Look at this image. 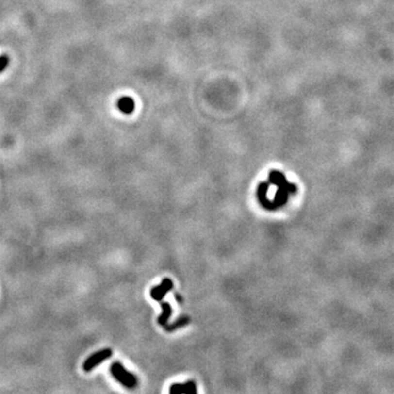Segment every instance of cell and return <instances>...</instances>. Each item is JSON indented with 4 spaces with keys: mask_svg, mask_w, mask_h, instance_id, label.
I'll return each mask as SVG.
<instances>
[{
    "mask_svg": "<svg viewBox=\"0 0 394 394\" xmlns=\"http://www.w3.org/2000/svg\"><path fill=\"white\" fill-rule=\"evenodd\" d=\"M170 393L172 394H180V393H186V394H195L197 392L196 383L195 381H187L185 383H174L170 387Z\"/></svg>",
    "mask_w": 394,
    "mask_h": 394,
    "instance_id": "obj_6",
    "label": "cell"
},
{
    "mask_svg": "<svg viewBox=\"0 0 394 394\" xmlns=\"http://www.w3.org/2000/svg\"><path fill=\"white\" fill-rule=\"evenodd\" d=\"M268 182L273 184V185L277 186V192L274 197V204H275L276 208H279L288 202L289 195H295L297 193V185L294 183H289L287 181L285 174L277 170H272L269 172Z\"/></svg>",
    "mask_w": 394,
    "mask_h": 394,
    "instance_id": "obj_1",
    "label": "cell"
},
{
    "mask_svg": "<svg viewBox=\"0 0 394 394\" xmlns=\"http://www.w3.org/2000/svg\"><path fill=\"white\" fill-rule=\"evenodd\" d=\"M110 370L111 374L114 377V379L128 389L135 388L137 385V382H138L136 376L131 374L130 371H127L121 362L118 361L113 362L112 365H111Z\"/></svg>",
    "mask_w": 394,
    "mask_h": 394,
    "instance_id": "obj_2",
    "label": "cell"
},
{
    "mask_svg": "<svg viewBox=\"0 0 394 394\" xmlns=\"http://www.w3.org/2000/svg\"><path fill=\"white\" fill-rule=\"evenodd\" d=\"M269 185H271V183L269 182L260 183V185L258 187V197H259L261 205H262L265 209H267V211H275V209H277L275 204H274V202H271V200L267 198L266 193L268 191Z\"/></svg>",
    "mask_w": 394,
    "mask_h": 394,
    "instance_id": "obj_5",
    "label": "cell"
},
{
    "mask_svg": "<svg viewBox=\"0 0 394 394\" xmlns=\"http://www.w3.org/2000/svg\"><path fill=\"white\" fill-rule=\"evenodd\" d=\"M190 321H191V319L188 318V316H182V318H180L177 321H174L172 324L166 323L164 328V329L166 332H173V331H175V329H178L180 328L185 327V325H187L188 323H190Z\"/></svg>",
    "mask_w": 394,
    "mask_h": 394,
    "instance_id": "obj_9",
    "label": "cell"
},
{
    "mask_svg": "<svg viewBox=\"0 0 394 394\" xmlns=\"http://www.w3.org/2000/svg\"><path fill=\"white\" fill-rule=\"evenodd\" d=\"M117 106L123 113L131 114L134 112V110H135V101L130 97H124L118 100Z\"/></svg>",
    "mask_w": 394,
    "mask_h": 394,
    "instance_id": "obj_7",
    "label": "cell"
},
{
    "mask_svg": "<svg viewBox=\"0 0 394 394\" xmlns=\"http://www.w3.org/2000/svg\"><path fill=\"white\" fill-rule=\"evenodd\" d=\"M173 288V281L170 279V278H164V280L161 281L160 285L152 287L150 290V296L153 300L161 301L164 299V296L169 293V291L172 290Z\"/></svg>",
    "mask_w": 394,
    "mask_h": 394,
    "instance_id": "obj_4",
    "label": "cell"
},
{
    "mask_svg": "<svg viewBox=\"0 0 394 394\" xmlns=\"http://www.w3.org/2000/svg\"><path fill=\"white\" fill-rule=\"evenodd\" d=\"M161 308L162 314L158 318V323H159L161 327H164V325L168 323L171 314H172V308H171V305L169 302H161Z\"/></svg>",
    "mask_w": 394,
    "mask_h": 394,
    "instance_id": "obj_8",
    "label": "cell"
},
{
    "mask_svg": "<svg viewBox=\"0 0 394 394\" xmlns=\"http://www.w3.org/2000/svg\"><path fill=\"white\" fill-rule=\"evenodd\" d=\"M174 297H175V299H177V301H178L179 303H183V301H184V300H183V298H182L181 296H180L179 294H175V295H174Z\"/></svg>",
    "mask_w": 394,
    "mask_h": 394,
    "instance_id": "obj_10",
    "label": "cell"
},
{
    "mask_svg": "<svg viewBox=\"0 0 394 394\" xmlns=\"http://www.w3.org/2000/svg\"><path fill=\"white\" fill-rule=\"evenodd\" d=\"M112 354H113L112 349H110V348H104V349H101L100 352L94 353L93 355H91V356L88 357L87 361H84L83 370L87 372L93 370L97 366H98L100 363L105 361L106 359H109L111 356H112Z\"/></svg>",
    "mask_w": 394,
    "mask_h": 394,
    "instance_id": "obj_3",
    "label": "cell"
}]
</instances>
